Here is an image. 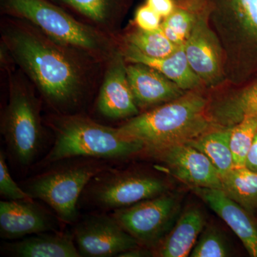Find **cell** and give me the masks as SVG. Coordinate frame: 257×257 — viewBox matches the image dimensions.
<instances>
[{
    "label": "cell",
    "instance_id": "6da1fadb",
    "mask_svg": "<svg viewBox=\"0 0 257 257\" xmlns=\"http://www.w3.org/2000/svg\"><path fill=\"white\" fill-rule=\"evenodd\" d=\"M3 25L8 53L60 114H72L89 87L86 63L95 61L44 34L32 24L13 18Z\"/></svg>",
    "mask_w": 257,
    "mask_h": 257
},
{
    "label": "cell",
    "instance_id": "7a4b0ae2",
    "mask_svg": "<svg viewBox=\"0 0 257 257\" xmlns=\"http://www.w3.org/2000/svg\"><path fill=\"white\" fill-rule=\"evenodd\" d=\"M206 88L187 91L177 99L143 111L119 128L141 142L150 152L178 144L188 143L219 126L207 114L209 93Z\"/></svg>",
    "mask_w": 257,
    "mask_h": 257
},
{
    "label": "cell",
    "instance_id": "3957f363",
    "mask_svg": "<svg viewBox=\"0 0 257 257\" xmlns=\"http://www.w3.org/2000/svg\"><path fill=\"white\" fill-rule=\"evenodd\" d=\"M224 55L226 86L257 79V0H205Z\"/></svg>",
    "mask_w": 257,
    "mask_h": 257
},
{
    "label": "cell",
    "instance_id": "277c9868",
    "mask_svg": "<svg viewBox=\"0 0 257 257\" xmlns=\"http://www.w3.org/2000/svg\"><path fill=\"white\" fill-rule=\"evenodd\" d=\"M52 126L55 143L42 165L79 157L122 160L146 152L143 143L126 136L119 128L98 124L81 115L60 114Z\"/></svg>",
    "mask_w": 257,
    "mask_h": 257
},
{
    "label": "cell",
    "instance_id": "5b68a950",
    "mask_svg": "<svg viewBox=\"0 0 257 257\" xmlns=\"http://www.w3.org/2000/svg\"><path fill=\"white\" fill-rule=\"evenodd\" d=\"M2 8L6 14L28 21L96 62L110 60L119 49L106 32L81 23L49 0H2Z\"/></svg>",
    "mask_w": 257,
    "mask_h": 257
},
{
    "label": "cell",
    "instance_id": "8992f818",
    "mask_svg": "<svg viewBox=\"0 0 257 257\" xmlns=\"http://www.w3.org/2000/svg\"><path fill=\"white\" fill-rule=\"evenodd\" d=\"M68 160L32 177L23 189L32 199L50 206L59 220L72 224L78 220L77 203L86 186L94 176L109 167L106 160L98 159Z\"/></svg>",
    "mask_w": 257,
    "mask_h": 257
},
{
    "label": "cell",
    "instance_id": "52a82bcc",
    "mask_svg": "<svg viewBox=\"0 0 257 257\" xmlns=\"http://www.w3.org/2000/svg\"><path fill=\"white\" fill-rule=\"evenodd\" d=\"M18 75L10 80L9 98L1 117L8 152L20 167L32 165L43 145L40 101L30 84Z\"/></svg>",
    "mask_w": 257,
    "mask_h": 257
},
{
    "label": "cell",
    "instance_id": "ba28073f",
    "mask_svg": "<svg viewBox=\"0 0 257 257\" xmlns=\"http://www.w3.org/2000/svg\"><path fill=\"white\" fill-rule=\"evenodd\" d=\"M169 184L158 176L140 171L107 168L94 176L80 198L101 210H116L168 192Z\"/></svg>",
    "mask_w": 257,
    "mask_h": 257
},
{
    "label": "cell",
    "instance_id": "9c48e42d",
    "mask_svg": "<svg viewBox=\"0 0 257 257\" xmlns=\"http://www.w3.org/2000/svg\"><path fill=\"white\" fill-rule=\"evenodd\" d=\"M180 213V196L168 191L116 209L111 216L141 246L155 250L172 229Z\"/></svg>",
    "mask_w": 257,
    "mask_h": 257
},
{
    "label": "cell",
    "instance_id": "30bf717a",
    "mask_svg": "<svg viewBox=\"0 0 257 257\" xmlns=\"http://www.w3.org/2000/svg\"><path fill=\"white\" fill-rule=\"evenodd\" d=\"M184 47L189 65L206 89L214 90L226 86L224 52L209 23L205 0H203L198 10L192 31Z\"/></svg>",
    "mask_w": 257,
    "mask_h": 257
},
{
    "label": "cell",
    "instance_id": "8fae6325",
    "mask_svg": "<svg viewBox=\"0 0 257 257\" xmlns=\"http://www.w3.org/2000/svg\"><path fill=\"white\" fill-rule=\"evenodd\" d=\"M74 239L81 256H118L140 243L112 216L91 214L79 221Z\"/></svg>",
    "mask_w": 257,
    "mask_h": 257
},
{
    "label": "cell",
    "instance_id": "7c38bea8",
    "mask_svg": "<svg viewBox=\"0 0 257 257\" xmlns=\"http://www.w3.org/2000/svg\"><path fill=\"white\" fill-rule=\"evenodd\" d=\"M172 175L189 187L222 189L221 175L202 152L189 144H178L149 152Z\"/></svg>",
    "mask_w": 257,
    "mask_h": 257
},
{
    "label": "cell",
    "instance_id": "4fadbf2b",
    "mask_svg": "<svg viewBox=\"0 0 257 257\" xmlns=\"http://www.w3.org/2000/svg\"><path fill=\"white\" fill-rule=\"evenodd\" d=\"M109 60L98 95V111L110 119H128L140 114L126 72V62L119 49Z\"/></svg>",
    "mask_w": 257,
    "mask_h": 257
},
{
    "label": "cell",
    "instance_id": "5bb4252c",
    "mask_svg": "<svg viewBox=\"0 0 257 257\" xmlns=\"http://www.w3.org/2000/svg\"><path fill=\"white\" fill-rule=\"evenodd\" d=\"M57 218L33 199L1 201L0 236L3 239H15L56 231L59 227Z\"/></svg>",
    "mask_w": 257,
    "mask_h": 257
},
{
    "label": "cell",
    "instance_id": "9a60e30c",
    "mask_svg": "<svg viewBox=\"0 0 257 257\" xmlns=\"http://www.w3.org/2000/svg\"><path fill=\"white\" fill-rule=\"evenodd\" d=\"M239 238L250 256L257 257V220L219 189L190 187Z\"/></svg>",
    "mask_w": 257,
    "mask_h": 257
},
{
    "label": "cell",
    "instance_id": "2e32d148",
    "mask_svg": "<svg viewBox=\"0 0 257 257\" xmlns=\"http://www.w3.org/2000/svg\"><path fill=\"white\" fill-rule=\"evenodd\" d=\"M126 72L135 102L140 110L156 107L187 92L159 71L145 64L126 62Z\"/></svg>",
    "mask_w": 257,
    "mask_h": 257
},
{
    "label": "cell",
    "instance_id": "e0dca14e",
    "mask_svg": "<svg viewBox=\"0 0 257 257\" xmlns=\"http://www.w3.org/2000/svg\"><path fill=\"white\" fill-rule=\"evenodd\" d=\"M234 87L209 95L207 114L219 127H231L246 118L257 117V79Z\"/></svg>",
    "mask_w": 257,
    "mask_h": 257
},
{
    "label": "cell",
    "instance_id": "ac0fdd59",
    "mask_svg": "<svg viewBox=\"0 0 257 257\" xmlns=\"http://www.w3.org/2000/svg\"><path fill=\"white\" fill-rule=\"evenodd\" d=\"M118 45L127 63L143 64L156 69L187 92L205 88L189 65L184 45L179 46L172 55L160 59L147 57L122 42Z\"/></svg>",
    "mask_w": 257,
    "mask_h": 257
},
{
    "label": "cell",
    "instance_id": "d6986e66",
    "mask_svg": "<svg viewBox=\"0 0 257 257\" xmlns=\"http://www.w3.org/2000/svg\"><path fill=\"white\" fill-rule=\"evenodd\" d=\"M205 226V215L201 208L188 206L181 211L172 229L155 249V256H189Z\"/></svg>",
    "mask_w": 257,
    "mask_h": 257
},
{
    "label": "cell",
    "instance_id": "ffe728a7",
    "mask_svg": "<svg viewBox=\"0 0 257 257\" xmlns=\"http://www.w3.org/2000/svg\"><path fill=\"white\" fill-rule=\"evenodd\" d=\"M4 253L15 257H79L74 237L55 231L30 235L3 247Z\"/></svg>",
    "mask_w": 257,
    "mask_h": 257
},
{
    "label": "cell",
    "instance_id": "44dd1931",
    "mask_svg": "<svg viewBox=\"0 0 257 257\" xmlns=\"http://www.w3.org/2000/svg\"><path fill=\"white\" fill-rule=\"evenodd\" d=\"M230 133L231 127L216 128L187 144L206 155L220 175H224L235 167L229 145Z\"/></svg>",
    "mask_w": 257,
    "mask_h": 257
},
{
    "label": "cell",
    "instance_id": "7402d4cb",
    "mask_svg": "<svg viewBox=\"0 0 257 257\" xmlns=\"http://www.w3.org/2000/svg\"><path fill=\"white\" fill-rule=\"evenodd\" d=\"M225 194L251 214L257 211V172L246 167H234L221 176Z\"/></svg>",
    "mask_w": 257,
    "mask_h": 257
},
{
    "label": "cell",
    "instance_id": "603a6c76",
    "mask_svg": "<svg viewBox=\"0 0 257 257\" xmlns=\"http://www.w3.org/2000/svg\"><path fill=\"white\" fill-rule=\"evenodd\" d=\"M103 28L114 26L128 0H61Z\"/></svg>",
    "mask_w": 257,
    "mask_h": 257
},
{
    "label": "cell",
    "instance_id": "cb8c5ba5",
    "mask_svg": "<svg viewBox=\"0 0 257 257\" xmlns=\"http://www.w3.org/2000/svg\"><path fill=\"white\" fill-rule=\"evenodd\" d=\"M122 43L151 58H164L172 55L179 46L167 38L162 29L146 31L136 28L125 34Z\"/></svg>",
    "mask_w": 257,
    "mask_h": 257
},
{
    "label": "cell",
    "instance_id": "d4e9b609",
    "mask_svg": "<svg viewBox=\"0 0 257 257\" xmlns=\"http://www.w3.org/2000/svg\"><path fill=\"white\" fill-rule=\"evenodd\" d=\"M257 133V117H248L231 127L229 145L235 167L246 165L248 152Z\"/></svg>",
    "mask_w": 257,
    "mask_h": 257
},
{
    "label": "cell",
    "instance_id": "484cf974",
    "mask_svg": "<svg viewBox=\"0 0 257 257\" xmlns=\"http://www.w3.org/2000/svg\"><path fill=\"white\" fill-rule=\"evenodd\" d=\"M230 254L229 243L221 230L215 226L206 225L189 256L226 257Z\"/></svg>",
    "mask_w": 257,
    "mask_h": 257
},
{
    "label": "cell",
    "instance_id": "4316f807",
    "mask_svg": "<svg viewBox=\"0 0 257 257\" xmlns=\"http://www.w3.org/2000/svg\"><path fill=\"white\" fill-rule=\"evenodd\" d=\"M0 195L5 200H30L33 199L21 188L10 175L6 162V156L0 152Z\"/></svg>",
    "mask_w": 257,
    "mask_h": 257
},
{
    "label": "cell",
    "instance_id": "83f0119b",
    "mask_svg": "<svg viewBox=\"0 0 257 257\" xmlns=\"http://www.w3.org/2000/svg\"><path fill=\"white\" fill-rule=\"evenodd\" d=\"M163 18L148 5H142L137 10L135 25L137 28L146 31H154L161 28Z\"/></svg>",
    "mask_w": 257,
    "mask_h": 257
},
{
    "label": "cell",
    "instance_id": "f1b7e54d",
    "mask_svg": "<svg viewBox=\"0 0 257 257\" xmlns=\"http://www.w3.org/2000/svg\"><path fill=\"white\" fill-rule=\"evenodd\" d=\"M145 4L155 10L164 20L175 11L177 0H146Z\"/></svg>",
    "mask_w": 257,
    "mask_h": 257
},
{
    "label": "cell",
    "instance_id": "f546056e",
    "mask_svg": "<svg viewBox=\"0 0 257 257\" xmlns=\"http://www.w3.org/2000/svg\"><path fill=\"white\" fill-rule=\"evenodd\" d=\"M155 256V253L152 252V248L140 246L132 248L128 251L120 253L119 257H145Z\"/></svg>",
    "mask_w": 257,
    "mask_h": 257
},
{
    "label": "cell",
    "instance_id": "4dcf8cb0",
    "mask_svg": "<svg viewBox=\"0 0 257 257\" xmlns=\"http://www.w3.org/2000/svg\"><path fill=\"white\" fill-rule=\"evenodd\" d=\"M245 167H247L250 170L257 172V133L254 139H253L250 151L248 152Z\"/></svg>",
    "mask_w": 257,
    "mask_h": 257
}]
</instances>
